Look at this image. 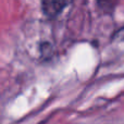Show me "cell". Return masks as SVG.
<instances>
[{"instance_id":"1","label":"cell","mask_w":124,"mask_h":124,"mask_svg":"<svg viewBox=\"0 0 124 124\" xmlns=\"http://www.w3.org/2000/svg\"><path fill=\"white\" fill-rule=\"evenodd\" d=\"M70 0H41L43 11L47 16L54 17L69 4Z\"/></svg>"},{"instance_id":"2","label":"cell","mask_w":124,"mask_h":124,"mask_svg":"<svg viewBox=\"0 0 124 124\" xmlns=\"http://www.w3.org/2000/svg\"><path fill=\"white\" fill-rule=\"evenodd\" d=\"M97 2L105 10H112V9H114L118 0H97Z\"/></svg>"},{"instance_id":"3","label":"cell","mask_w":124,"mask_h":124,"mask_svg":"<svg viewBox=\"0 0 124 124\" xmlns=\"http://www.w3.org/2000/svg\"><path fill=\"white\" fill-rule=\"evenodd\" d=\"M116 37H118V38H120L121 40H124V28H122V30H121L120 32L118 33Z\"/></svg>"}]
</instances>
